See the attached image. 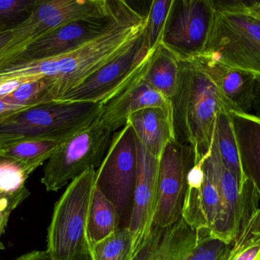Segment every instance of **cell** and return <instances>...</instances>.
<instances>
[{
    "label": "cell",
    "mask_w": 260,
    "mask_h": 260,
    "mask_svg": "<svg viewBox=\"0 0 260 260\" xmlns=\"http://www.w3.org/2000/svg\"><path fill=\"white\" fill-rule=\"evenodd\" d=\"M179 63L178 90L171 99L174 134L177 141L192 148L196 163L210 151L217 114L221 108L229 110L195 59L179 60Z\"/></svg>",
    "instance_id": "cell-1"
},
{
    "label": "cell",
    "mask_w": 260,
    "mask_h": 260,
    "mask_svg": "<svg viewBox=\"0 0 260 260\" xmlns=\"http://www.w3.org/2000/svg\"><path fill=\"white\" fill-rule=\"evenodd\" d=\"M215 16L203 54L260 76V15L251 0H213Z\"/></svg>",
    "instance_id": "cell-2"
},
{
    "label": "cell",
    "mask_w": 260,
    "mask_h": 260,
    "mask_svg": "<svg viewBox=\"0 0 260 260\" xmlns=\"http://www.w3.org/2000/svg\"><path fill=\"white\" fill-rule=\"evenodd\" d=\"M103 105L53 102L0 119V148L25 140L60 143L89 126Z\"/></svg>",
    "instance_id": "cell-3"
},
{
    "label": "cell",
    "mask_w": 260,
    "mask_h": 260,
    "mask_svg": "<svg viewBox=\"0 0 260 260\" xmlns=\"http://www.w3.org/2000/svg\"><path fill=\"white\" fill-rule=\"evenodd\" d=\"M95 177L94 169L79 176L56 201L47 230V251L52 260H73L89 253L86 228Z\"/></svg>",
    "instance_id": "cell-4"
},
{
    "label": "cell",
    "mask_w": 260,
    "mask_h": 260,
    "mask_svg": "<svg viewBox=\"0 0 260 260\" xmlns=\"http://www.w3.org/2000/svg\"><path fill=\"white\" fill-rule=\"evenodd\" d=\"M114 131L97 119L89 126L60 142L46 162L41 183L48 192H57L66 185L102 164Z\"/></svg>",
    "instance_id": "cell-5"
},
{
    "label": "cell",
    "mask_w": 260,
    "mask_h": 260,
    "mask_svg": "<svg viewBox=\"0 0 260 260\" xmlns=\"http://www.w3.org/2000/svg\"><path fill=\"white\" fill-rule=\"evenodd\" d=\"M232 241L197 232L183 218L167 227H153L130 260H229Z\"/></svg>",
    "instance_id": "cell-6"
},
{
    "label": "cell",
    "mask_w": 260,
    "mask_h": 260,
    "mask_svg": "<svg viewBox=\"0 0 260 260\" xmlns=\"http://www.w3.org/2000/svg\"><path fill=\"white\" fill-rule=\"evenodd\" d=\"M137 172L138 139L127 123L114 133L95 177L96 188L115 206L122 227L129 226Z\"/></svg>",
    "instance_id": "cell-7"
},
{
    "label": "cell",
    "mask_w": 260,
    "mask_h": 260,
    "mask_svg": "<svg viewBox=\"0 0 260 260\" xmlns=\"http://www.w3.org/2000/svg\"><path fill=\"white\" fill-rule=\"evenodd\" d=\"M145 31V29H144ZM142 32L121 55L108 63L57 102H91L105 105L146 68L154 50H148Z\"/></svg>",
    "instance_id": "cell-8"
},
{
    "label": "cell",
    "mask_w": 260,
    "mask_h": 260,
    "mask_svg": "<svg viewBox=\"0 0 260 260\" xmlns=\"http://www.w3.org/2000/svg\"><path fill=\"white\" fill-rule=\"evenodd\" d=\"M214 16L213 0H173L160 44L180 61L203 54Z\"/></svg>",
    "instance_id": "cell-9"
},
{
    "label": "cell",
    "mask_w": 260,
    "mask_h": 260,
    "mask_svg": "<svg viewBox=\"0 0 260 260\" xmlns=\"http://www.w3.org/2000/svg\"><path fill=\"white\" fill-rule=\"evenodd\" d=\"M195 162L193 150L176 139L165 147L159 160L157 196L153 227H167L182 218L187 177Z\"/></svg>",
    "instance_id": "cell-10"
},
{
    "label": "cell",
    "mask_w": 260,
    "mask_h": 260,
    "mask_svg": "<svg viewBox=\"0 0 260 260\" xmlns=\"http://www.w3.org/2000/svg\"><path fill=\"white\" fill-rule=\"evenodd\" d=\"M206 156L194 163L188 174L182 218L194 230L209 232L230 243L224 204L215 179L205 163Z\"/></svg>",
    "instance_id": "cell-11"
},
{
    "label": "cell",
    "mask_w": 260,
    "mask_h": 260,
    "mask_svg": "<svg viewBox=\"0 0 260 260\" xmlns=\"http://www.w3.org/2000/svg\"><path fill=\"white\" fill-rule=\"evenodd\" d=\"M136 11L127 2L120 1L117 10L110 16L79 20L58 27L34 41L12 64L48 59L68 53L103 35L117 21Z\"/></svg>",
    "instance_id": "cell-12"
},
{
    "label": "cell",
    "mask_w": 260,
    "mask_h": 260,
    "mask_svg": "<svg viewBox=\"0 0 260 260\" xmlns=\"http://www.w3.org/2000/svg\"><path fill=\"white\" fill-rule=\"evenodd\" d=\"M159 160L138 140V172L128 228L133 236V256L145 241L154 223L157 196Z\"/></svg>",
    "instance_id": "cell-13"
},
{
    "label": "cell",
    "mask_w": 260,
    "mask_h": 260,
    "mask_svg": "<svg viewBox=\"0 0 260 260\" xmlns=\"http://www.w3.org/2000/svg\"><path fill=\"white\" fill-rule=\"evenodd\" d=\"M146 68L103 105L100 114L96 119L98 122L116 132L127 124L131 114L145 108H160L172 112L171 100L152 88L144 79L143 75Z\"/></svg>",
    "instance_id": "cell-14"
},
{
    "label": "cell",
    "mask_w": 260,
    "mask_h": 260,
    "mask_svg": "<svg viewBox=\"0 0 260 260\" xmlns=\"http://www.w3.org/2000/svg\"><path fill=\"white\" fill-rule=\"evenodd\" d=\"M192 59L215 84L229 111L250 113L257 76L228 67L206 54Z\"/></svg>",
    "instance_id": "cell-15"
},
{
    "label": "cell",
    "mask_w": 260,
    "mask_h": 260,
    "mask_svg": "<svg viewBox=\"0 0 260 260\" xmlns=\"http://www.w3.org/2000/svg\"><path fill=\"white\" fill-rule=\"evenodd\" d=\"M230 114L243 174L260 198V119L250 113Z\"/></svg>",
    "instance_id": "cell-16"
},
{
    "label": "cell",
    "mask_w": 260,
    "mask_h": 260,
    "mask_svg": "<svg viewBox=\"0 0 260 260\" xmlns=\"http://www.w3.org/2000/svg\"><path fill=\"white\" fill-rule=\"evenodd\" d=\"M127 123L134 130L138 140L157 158L165 147L175 139L172 112L160 108H148L133 113Z\"/></svg>",
    "instance_id": "cell-17"
},
{
    "label": "cell",
    "mask_w": 260,
    "mask_h": 260,
    "mask_svg": "<svg viewBox=\"0 0 260 260\" xmlns=\"http://www.w3.org/2000/svg\"><path fill=\"white\" fill-rule=\"evenodd\" d=\"M143 78L152 88L171 100L178 90L179 60L160 43L151 55Z\"/></svg>",
    "instance_id": "cell-18"
},
{
    "label": "cell",
    "mask_w": 260,
    "mask_h": 260,
    "mask_svg": "<svg viewBox=\"0 0 260 260\" xmlns=\"http://www.w3.org/2000/svg\"><path fill=\"white\" fill-rule=\"evenodd\" d=\"M121 227V220L115 206L95 186L87 223L89 249L93 244L111 236Z\"/></svg>",
    "instance_id": "cell-19"
},
{
    "label": "cell",
    "mask_w": 260,
    "mask_h": 260,
    "mask_svg": "<svg viewBox=\"0 0 260 260\" xmlns=\"http://www.w3.org/2000/svg\"><path fill=\"white\" fill-rule=\"evenodd\" d=\"M59 143L25 140L0 148V156L16 163L27 176L47 162Z\"/></svg>",
    "instance_id": "cell-20"
},
{
    "label": "cell",
    "mask_w": 260,
    "mask_h": 260,
    "mask_svg": "<svg viewBox=\"0 0 260 260\" xmlns=\"http://www.w3.org/2000/svg\"><path fill=\"white\" fill-rule=\"evenodd\" d=\"M213 140L218 148L223 164L238 177L241 186H244L247 179L244 177L241 169L230 111L224 108H221L217 114Z\"/></svg>",
    "instance_id": "cell-21"
},
{
    "label": "cell",
    "mask_w": 260,
    "mask_h": 260,
    "mask_svg": "<svg viewBox=\"0 0 260 260\" xmlns=\"http://www.w3.org/2000/svg\"><path fill=\"white\" fill-rule=\"evenodd\" d=\"M132 253L133 236L128 227L119 228L89 249L91 260H130Z\"/></svg>",
    "instance_id": "cell-22"
},
{
    "label": "cell",
    "mask_w": 260,
    "mask_h": 260,
    "mask_svg": "<svg viewBox=\"0 0 260 260\" xmlns=\"http://www.w3.org/2000/svg\"><path fill=\"white\" fill-rule=\"evenodd\" d=\"M229 260H260V209L232 241Z\"/></svg>",
    "instance_id": "cell-23"
},
{
    "label": "cell",
    "mask_w": 260,
    "mask_h": 260,
    "mask_svg": "<svg viewBox=\"0 0 260 260\" xmlns=\"http://www.w3.org/2000/svg\"><path fill=\"white\" fill-rule=\"evenodd\" d=\"M53 86V81L47 78L26 81L14 93L2 99L15 105L38 106L53 102L51 95Z\"/></svg>",
    "instance_id": "cell-24"
},
{
    "label": "cell",
    "mask_w": 260,
    "mask_h": 260,
    "mask_svg": "<svg viewBox=\"0 0 260 260\" xmlns=\"http://www.w3.org/2000/svg\"><path fill=\"white\" fill-rule=\"evenodd\" d=\"M173 0L152 1L146 15L145 38L148 50L156 48L160 43L165 24L172 6Z\"/></svg>",
    "instance_id": "cell-25"
},
{
    "label": "cell",
    "mask_w": 260,
    "mask_h": 260,
    "mask_svg": "<svg viewBox=\"0 0 260 260\" xmlns=\"http://www.w3.org/2000/svg\"><path fill=\"white\" fill-rule=\"evenodd\" d=\"M38 0H0V28L11 29L30 15Z\"/></svg>",
    "instance_id": "cell-26"
},
{
    "label": "cell",
    "mask_w": 260,
    "mask_h": 260,
    "mask_svg": "<svg viewBox=\"0 0 260 260\" xmlns=\"http://www.w3.org/2000/svg\"><path fill=\"white\" fill-rule=\"evenodd\" d=\"M28 176L12 160L3 158L0 160V190L15 192L25 187Z\"/></svg>",
    "instance_id": "cell-27"
},
{
    "label": "cell",
    "mask_w": 260,
    "mask_h": 260,
    "mask_svg": "<svg viewBox=\"0 0 260 260\" xmlns=\"http://www.w3.org/2000/svg\"><path fill=\"white\" fill-rule=\"evenodd\" d=\"M29 195L30 192L26 187L15 192H6L0 190V250L5 249L4 245L1 242V238L4 233L11 213Z\"/></svg>",
    "instance_id": "cell-28"
},
{
    "label": "cell",
    "mask_w": 260,
    "mask_h": 260,
    "mask_svg": "<svg viewBox=\"0 0 260 260\" xmlns=\"http://www.w3.org/2000/svg\"><path fill=\"white\" fill-rule=\"evenodd\" d=\"M30 108H32V107L15 105V104L10 103V102H6V101L0 99V119L9 115V114H13V113L17 112V111Z\"/></svg>",
    "instance_id": "cell-29"
},
{
    "label": "cell",
    "mask_w": 260,
    "mask_h": 260,
    "mask_svg": "<svg viewBox=\"0 0 260 260\" xmlns=\"http://www.w3.org/2000/svg\"><path fill=\"white\" fill-rule=\"evenodd\" d=\"M15 260H52L47 250H35L18 257Z\"/></svg>",
    "instance_id": "cell-30"
},
{
    "label": "cell",
    "mask_w": 260,
    "mask_h": 260,
    "mask_svg": "<svg viewBox=\"0 0 260 260\" xmlns=\"http://www.w3.org/2000/svg\"><path fill=\"white\" fill-rule=\"evenodd\" d=\"M253 109L254 110L255 115L260 119V76L256 77L253 95Z\"/></svg>",
    "instance_id": "cell-31"
},
{
    "label": "cell",
    "mask_w": 260,
    "mask_h": 260,
    "mask_svg": "<svg viewBox=\"0 0 260 260\" xmlns=\"http://www.w3.org/2000/svg\"><path fill=\"white\" fill-rule=\"evenodd\" d=\"M12 28L0 31V50L7 44L12 37Z\"/></svg>",
    "instance_id": "cell-32"
},
{
    "label": "cell",
    "mask_w": 260,
    "mask_h": 260,
    "mask_svg": "<svg viewBox=\"0 0 260 260\" xmlns=\"http://www.w3.org/2000/svg\"><path fill=\"white\" fill-rule=\"evenodd\" d=\"M251 9L254 12H256L258 15H260V1H252L251 0Z\"/></svg>",
    "instance_id": "cell-33"
},
{
    "label": "cell",
    "mask_w": 260,
    "mask_h": 260,
    "mask_svg": "<svg viewBox=\"0 0 260 260\" xmlns=\"http://www.w3.org/2000/svg\"><path fill=\"white\" fill-rule=\"evenodd\" d=\"M73 260H91V256L89 253H83V254L79 255L77 257L75 258Z\"/></svg>",
    "instance_id": "cell-34"
},
{
    "label": "cell",
    "mask_w": 260,
    "mask_h": 260,
    "mask_svg": "<svg viewBox=\"0 0 260 260\" xmlns=\"http://www.w3.org/2000/svg\"><path fill=\"white\" fill-rule=\"evenodd\" d=\"M3 157H2L1 156H0V160H1L2 159H3Z\"/></svg>",
    "instance_id": "cell-35"
},
{
    "label": "cell",
    "mask_w": 260,
    "mask_h": 260,
    "mask_svg": "<svg viewBox=\"0 0 260 260\" xmlns=\"http://www.w3.org/2000/svg\"><path fill=\"white\" fill-rule=\"evenodd\" d=\"M2 30H3V29L0 28V31H2ZM4 30H5V29H4Z\"/></svg>",
    "instance_id": "cell-36"
}]
</instances>
